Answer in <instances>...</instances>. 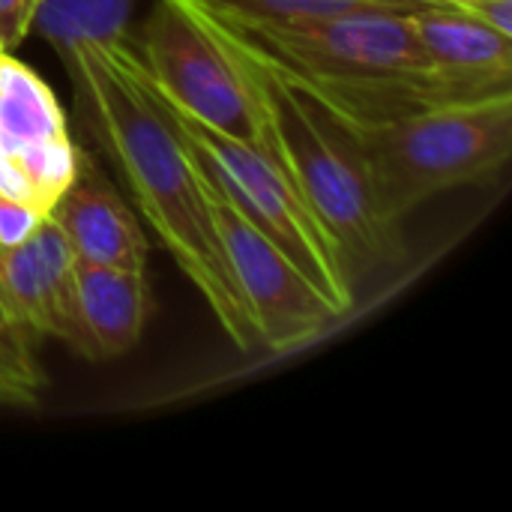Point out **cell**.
<instances>
[{
  "label": "cell",
  "instance_id": "cell-1",
  "mask_svg": "<svg viewBox=\"0 0 512 512\" xmlns=\"http://www.w3.org/2000/svg\"><path fill=\"white\" fill-rule=\"evenodd\" d=\"M60 63L87 135L120 171L144 222L195 285L234 348H261L228 270L201 168L153 90L132 39L84 42Z\"/></svg>",
  "mask_w": 512,
  "mask_h": 512
},
{
  "label": "cell",
  "instance_id": "cell-2",
  "mask_svg": "<svg viewBox=\"0 0 512 512\" xmlns=\"http://www.w3.org/2000/svg\"><path fill=\"white\" fill-rule=\"evenodd\" d=\"M222 24L234 36L255 84L267 126V153L285 168L303 201L336 240L351 276L399 258V228L378 207L360 120L309 78L243 39L225 18Z\"/></svg>",
  "mask_w": 512,
  "mask_h": 512
},
{
  "label": "cell",
  "instance_id": "cell-3",
  "mask_svg": "<svg viewBox=\"0 0 512 512\" xmlns=\"http://www.w3.org/2000/svg\"><path fill=\"white\" fill-rule=\"evenodd\" d=\"M222 18L276 63L321 87L357 120L426 105L429 60L405 9L366 6L279 21Z\"/></svg>",
  "mask_w": 512,
  "mask_h": 512
},
{
  "label": "cell",
  "instance_id": "cell-4",
  "mask_svg": "<svg viewBox=\"0 0 512 512\" xmlns=\"http://www.w3.org/2000/svg\"><path fill=\"white\" fill-rule=\"evenodd\" d=\"M378 207L402 225L441 192L492 180L512 153V93L360 120Z\"/></svg>",
  "mask_w": 512,
  "mask_h": 512
},
{
  "label": "cell",
  "instance_id": "cell-5",
  "mask_svg": "<svg viewBox=\"0 0 512 512\" xmlns=\"http://www.w3.org/2000/svg\"><path fill=\"white\" fill-rule=\"evenodd\" d=\"M159 99L177 132L186 138L204 180L222 192L267 240H273L321 291L330 309L345 318L354 309V276L336 240L303 201L285 168L267 150L228 138L198 117L180 111L165 96Z\"/></svg>",
  "mask_w": 512,
  "mask_h": 512
},
{
  "label": "cell",
  "instance_id": "cell-6",
  "mask_svg": "<svg viewBox=\"0 0 512 512\" xmlns=\"http://www.w3.org/2000/svg\"><path fill=\"white\" fill-rule=\"evenodd\" d=\"M132 48L159 96L216 132L267 150L255 84L216 12L198 0H156Z\"/></svg>",
  "mask_w": 512,
  "mask_h": 512
},
{
  "label": "cell",
  "instance_id": "cell-7",
  "mask_svg": "<svg viewBox=\"0 0 512 512\" xmlns=\"http://www.w3.org/2000/svg\"><path fill=\"white\" fill-rule=\"evenodd\" d=\"M207 192L228 270L249 309L261 345L285 354L324 336L339 315L330 309L321 291L222 192H216L210 183Z\"/></svg>",
  "mask_w": 512,
  "mask_h": 512
},
{
  "label": "cell",
  "instance_id": "cell-8",
  "mask_svg": "<svg viewBox=\"0 0 512 512\" xmlns=\"http://www.w3.org/2000/svg\"><path fill=\"white\" fill-rule=\"evenodd\" d=\"M78 150L48 81L0 51V198L48 216L78 168Z\"/></svg>",
  "mask_w": 512,
  "mask_h": 512
},
{
  "label": "cell",
  "instance_id": "cell-9",
  "mask_svg": "<svg viewBox=\"0 0 512 512\" xmlns=\"http://www.w3.org/2000/svg\"><path fill=\"white\" fill-rule=\"evenodd\" d=\"M429 60L426 105L512 93V36L462 6L426 3L411 12Z\"/></svg>",
  "mask_w": 512,
  "mask_h": 512
},
{
  "label": "cell",
  "instance_id": "cell-10",
  "mask_svg": "<svg viewBox=\"0 0 512 512\" xmlns=\"http://www.w3.org/2000/svg\"><path fill=\"white\" fill-rule=\"evenodd\" d=\"M48 219L84 264L147 267L150 240L144 225L87 150H78V168L48 210Z\"/></svg>",
  "mask_w": 512,
  "mask_h": 512
},
{
  "label": "cell",
  "instance_id": "cell-11",
  "mask_svg": "<svg viewBox=\"0 0 512 512\" xmlns=\"http://www.w3.org/2000/svg\"><path fill=\"white\" fill-rule=\"evenodd\" d=\"M78 303L96 360H114L129 354L150 318V288L138 267L75 264Z\"/></svg>",
  "mask_w": 512,
  "mask_h": 512
},
{
  "label": "cell",
  "instance_id": "cell-12",
  "mask_svg": "<svg viewBox=\"0 0 512 512\" xmlns=\"http://www.w3.org/2000/svg\"><path fill=\"white\" fill-rule=\"evenodd\" d=\"M138 0H39L30 33L63 60L84 42H129V18Z\"/></svg>",
  "mask_w": 512,
  "mask_h": 512
},
{
  "label": "cell",
  "instance_id": "cell-13",
  "mask_svg": "<svg viewBox=\"0 0 512 512\" xmlns=\"http://www.w3.org/2000/svg\"><path fill=\"white\" fill-rule=\"evenodd\" d=\"M33 243L39 249L45 285H48L51 339H60L72 354H78L84 360H96L93 342H90L84 318H81V303H78V279H75L78 258L72 255L69 243L63 240V234L54 228V222L48 216L36 228Z\"/></svg>",
  "mask_w": 512,
  "mask_h": 512
},
{
  "label": "cell",
  "instance_id": "cell-14",
  "mask_svg": "<svg viewBox=\"0 0 512 512\" xmlns=\"http://www.w3.org/2000/svg\"><path fill=\"white\" fill-rule=\"evenodd\" d=\"M213 12L240 21H279V18H306V15H327L342 9H405L414 12L426 6L423 0H198Z\"/></svg>",
  "mask_w": 512,
  "mask_h": 512
},
{
  "label": "cell",
  "instance_id": "cell-15",
  "mask_svg": "<svg viewBox=\"0 0 512 512\" xmlns=\"http://www.w3.org/2000/svg\"><path fill=\"white\" fill-rule=\"evenodd\" d=\"M33 333L0 324V408H33L45 387V375L33 360Z\"/></svg>",
  "mask_w": 512,
  "mask_h": 512
},
{
  "label": "cell",
  "instance_id": "cell-16",
  "mask_svg": "<svg viewBox=\"0 0 512 512\" xmlns=\"http://www.w3.org/2000/svg\"><path fill=\"white\" fill-rule=\"evenodd\" d=\"M45 222V216L21 201L0 198V252L21 246L36 234V228Z\"/></svg>",
  "mask_w": 512,
  "mask_h": 512
},
{
  "label": "cell",
  "instance_id": "cell-17",
  "mask_svg": "<svg viewBox=\"0 0 512 512\" xmlns=\"http://www.w3.org/2000/svg\"><path fill=\"white\" fill-rule=\"evenodd\" d=\"M39 0H0V51H15L33 24Z\"/></svg>",
  "mask_w": 512,
  "mask_h": 512
},
{
  "label": "cell",
  "instance_id": "cell-18",
  "mask_svg": "<svg viewBox=\"0 0 512 512\" xmlns=\"http://www.w3.org/2000/svg\"><path fill=\"white\" fill-rule=\"evenodd\" d=\"M0 324H9V327H24L15 315H12V309H9V303H6V297H3V291H0ZM27 330V327H24Z\"/></svg>",
  "mask_w": 512,
  "mask_h": 512
},
{
  "label": "cell",
  "instance_id": "cell-19",
  "mask_svg": "<svg viewBox=\"0 0 512 512\" xmlns=\"http://www.w3.org/2000/svg\"><path fill=\"white\" fill-rule=\"evenodd\" d=\"M423 3H444V6H468L474 0H423Z\"/></svg>",
  "mask_w": 512,
  "mask_h": 512
},
{
  "label": "cell",
  "instance_id": "cell-20",
  "mask_svg": "<svg viewBox=\"0 0 512 512\" xmlns=\"http://www.w3.org/2000/svg\"><path fill=\"white\" fill-rule=\"evenodd\" d=\"M0 255H3V252H0Z\"/></svg>",
  "mask_w": 512,
  "mask_h": 512
}]
</instances>
